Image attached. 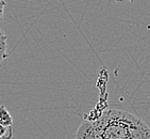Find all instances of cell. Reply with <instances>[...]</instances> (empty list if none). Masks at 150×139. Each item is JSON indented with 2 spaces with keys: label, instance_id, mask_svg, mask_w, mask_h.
Listing matches in <instances>:
<instances>
[{
  "label": "cell",
  "instance_id": "cell-1",
  "mask_svg": "<svg viewBox=\"0 0 150 139\" xmlns=\"http://www.w3.org/2000/svg\"><path fill=\"white\" fill-rule=\"evenodd\" d=\"M90 122L101 139H150L146 123L124 110L107 109Z\"/></svg>",
  "mask_w": 150,
  "mask_h": 139
},
{
  "label": "cell",
  "instance_id": "cell-2",
  "mask_svg": "<svg viewBox=\"0 0 150 139\" xmlns=\"http://www.w3.org/2000/svg\"><path fill=\"white\" fill-rule=\"evenodd\" d=\"M75 139H101L98 137V135L95 133L90 121H85L79 126L77 133H76Z\"/></svg>",
  "mask_w": 150,
  "mask_h": 139
},
{
  "label": "cell",
  "instance_id": "cell-3",
  "mask_svg": "<svg viewBox=\"0 0 150 139\" xmlns=\"http://www.w3.org/2000/svg\"><path fill=\"white\" fill-rule=\"evenodd\" d=\"M0 125L6 128H12L13 125V117L4 105H0Z\"/></svg>",
  "mask_w": 150,
  "mask_h": 139
},
{
  "label": "cell",
  "instance_id": "cell-4",
  "mask_svg": "<svg viewBox=\"0 0 150 139\" xmlns=\"http://www.w3.org/2000/svg\"><path fill=\"white\" fill-rule=\"evenodd\" d=\"M8 57V37L0 28V67Z\"/></svg>",
  "mask_w": 150,
  "mask_h": 139
},
{
  "label": "cell",
  "instance_id": "cell-5",
  "mask_svg": "<svg viewBox=\"0 0 150 139\" xmlns=\"http://www.w3.org/2000/svg\"><path fill=\"white\" fill-rule=\"evenodd\" d=\"M13 138V128H6L0 125V139H12Z\"/></svg>",
  "mask_w": 150,
  "mask_h": 139
},
{
  "label": "cell",
  "instance_id": "cell-6",
  "mask_svg": "<svg viewBox=\"0 0 150 139\" xmlns=\"http://www.w3.org/2000/svg\"><path fill=\"white\" fill-rule=\"evenodd\" d=\"M6 1L4 0H0V21L3 17V13H4V8H6Z\"/></svg>",
  "mask_w": 150,
  "mask_h": 139
},
{
  "label": "cell",
  "instance_id": "cell-7",
  "mask_svg": "<svg viewBox=\"0 0 150 139\" xmlns=\"http://www.w3.org/2000/svg\"><path fill=\"white\" fill-rule=\"evenodd\" d=\"M116 2H126V1H133V0H114Z\"/></svg>",
  "mask_w": 150,
  "mask_h": 139
}]
</instances>
